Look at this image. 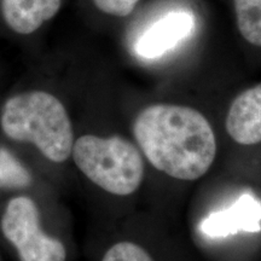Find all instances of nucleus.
Segmentation results:
<instances>
[{"label": "nucleus", "mask_w": 261, "mask_h": 261, "mask_svg": "<svg viewBox=\"0 0 261 261\" xmlns=\"http://www.w3.org/2000/svg\"><path fill=\"white\" fill-rule=\"evenodd\" d=\"M195 28V15L189 10L166 12L139 35L135 45L136 54L145 60L161 57L190 37Z\"/></svg>", "instance_id": "obj_6"}, {"label": "nucleus", "mask_w": 261, "mask_h": 261, "mask_svg": "<svg viewBox=\"0 0 261 261\" xmlns=\"http://www.w3.org/2000/svg\"><path fill=\"white\" fill-rule=\"evenodd\" d=\"M70 156L85 177L112 195L135 194L144 178L142 154L121 136H81L74 140Z\"/></svg>", "instance_id": "obj_3"}, {"label": "nucleus", "mask_w": 261, "mask_h": 261, "mask_svg": "<svg viewBox=\"0 0 261 261\" xmlns=\"http://www.w3.org/2000/svg\"><path fill=\"white\" fill-rule=\"evenodd\" d=\"M32 181V173L23 162L8 149L0 148V189L19 190L31 187Z\"/></svg>", "instance_id": "obj_10"}, {"label": "nucleus", "mask_w": 261, "mask_h": 261, "mask_svg": "<svg viewBox=\"0 0 261 261\" xmlns=\"http://www.w3.org/2000/svg\"><path fill=\"white\" fill-rule=\"evenodd\" d=\"M238 31L246 41L261 47V0H233Z\"/></svg>", "instance_id": "obj_9"}, {"label": "nucleus", "mask_w": 261, "mask_h": 261, "mask_svg": "<svg viewBox=\"0 0 261 261\" xmlns=\"http://www.w3.org/2000/svg\"><path fill=\"white\" fill-rule=\"evenodd\" d=\"M228 136L237 144L261 143V84L240 93L231 103L225 120Z\"/></svg>", "instance_id": "obj_7"}, {"label": "nucleus", "mask_w": 261, "mask_h": 261, "mask_svg": "<svg viewBox=\"0 0 261 261\" xmlns=\"http://www.w3.org/2000/svg\"><path fill=\"white\" fill-rule=\"evenodd\" d=\"M64 0H0V33L24 40L41 32L61 11Z\"/></svg>", "instance_id": "obj_5"}, {"label": "nucleus", "mask_w": 261, "mask_h": 261, "mask_svg": "<svg viewBox=\"0 0 261 261\" xmlns=\"http://www.w3.org/2000/svg\"><path fill=\"white\" fill-rule=\"evenodd\" d=\"M102 261H154L144 248L133 242H119L107 250Z\"/></svg>", "instance_id": "obj_11"}, {"label": "nucleus", "mask_w": 261, "mask_h": 261, "mask_svg": "<svg viewBox=\"0 0 261 261\" xmlns=\"http://www.w3.org/2000/svg\"><path fill=\"white\" fill-rule=\"evenodd\" d=\"M99 14L112 17H126L132 14L139 0H90Z\"/></svg>", "instance_id": "obj_12"}, {"label": "nucleus", "mask_w": 261, "mask_h": 261, "mask_svg": "<svg viewBox=\"0 0 261 261\" xmlns=\"http://www.w3.org/2000/svg\"><path fill=\"white\" fill-rule=\"evenodd\" d=\"M202 232L210 237H223L246 231L261 230V202L254 196L242 195L230 208L208 215L201 223Z\"/></svg>", "instance_id": "obj_8"}, {"label": "nucleus", "mask_w": 261, "mask_h": 261, "mask_svg": "<svg viewBox=\"0 0 261 261\" xmlns=\"http://www.w3.org/2000/svg\"><path fill=\"white\" fill-rule=\"evenodd\" d=\"M133 135L152 167L180 180L203 177L217 155L213 127L203 114L190 107H146L133 122Z\"/></svg>", "instance_id": "obj_1"}, {"label": "nucleus", "mask_w": 261, "mask_h": 261, "mask_svg": "<svg viewBox=\"0 0 261 261\" xmlns=\"http://www.w3.org/2000/svg\"><path fill=\"white\" fill-rule=\"evenodd\" d=\"M0 226L21 261L67 260L64 244L42 230L38 205L28 196H17L8 202Z\"/></svg>", "instance_id": "obj_4"}, {"label": "nucleus", "mask_w": 261, "mask_h": 261, "mask_svg": "<svg viewBox=\"0 0 261 261\" xmlns=\"http://www.w3.org/2000/svg\"><path fill=\"white\" fill-rule=\"evenodd\" d=\"M0 128L10 140L28 143L54 163L71 155L74 130L63 102L44 89H21L0 107Z\"/></svg>", "instance_id": "obj_2"}]
</instances>
